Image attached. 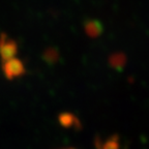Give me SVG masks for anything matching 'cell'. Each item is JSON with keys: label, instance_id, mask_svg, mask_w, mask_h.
I'll use <instances>...</instances> for the list:
<instances>
[{"label": "cell", "instance_id": "8992f818", "mask_svg": "<svg viewBox=\"0 0 149 149\" xmlns=\"http://www.w3.org/2000/svg\"><path fill=\"white\" fill-rule=\"evenodd\" d=\"M60 122L61 124L65 126H70L72 124H74V121H76V117L72 114H68V113H64V114H61L60 117Z\"/></svg>", "mask_w": 149, "mask_h": 149}, {"label": "cell", "instance_id": "5b68a950", "mask_svg": "<svg viewBox=\"0 0 149 149\" xmlns=\"http://www.w3.org/2000/svg\"><path fill=\"white\" fill-rule=\"evenodd\" d=\"M59 58H60V54H59L58 49L52 48V47L45 50L44 54H42V59L48 64H55L58 62Z\"/></svg>", "mask_w": 149, "mask_h": 149}, {"label": "cell", "instance_id": "277c9868", "mask_svg": "<svg viewBox=\"0 0 149 149\" xmlns=\"http://www.w3.org/2000/svg\"><path fill=\"white\" fill-rule=\"evenodd\" d=\"M126 56L122 52H116L113 53L109 57V64L112 68H114L117 72L123 70L126 65Z\"/></svg>", "mask_w": 149, "mask_h": 149}, {"label": "cell", "instance_id": "6da1fadb", "mask_svg": "<svg viewBox=\"0 0 149 149\" xmlns=\"http://www.w3.org/2000/svg\"><path fill=\"white\" fill-rule=\"evenodd\" d=\"M2 70L6 79L8 80H14L15 78L22 77L26 72L25 65H24L23 61L20 60L17 57H14V58L9 59V60L3 61Z\"/></svg>", "mask_w": 149, "mask_h": 149}, {"label": "cell", "instance_id": "3957f363", "mask_svg": "<svg viewBox=\"0 0 149 149\" xmlns=\"http://www.w3.org/2000/svg\"><path fill=\"white\" fill-rule=\"evenodd\" d=\"M84 30L89 37L95 38L100 36L104 32V25L96 19H88L84 22Z\"/></svg>", "mask_w": 149, "mask_h": 149}, {"label": "cell", "instance_id": "7a4b0ae2", "mask_svg": "<svg viewBox=\"0 0 149 149\" xmlns=\"http://www.w3.org/2000/svg\"><path fill=\"white\" fill-rule=\"evenodd\" d=\"M18 53V44L15 40L9 38L5 33L0 35V57L2 61H6L16 57Z\"/></svg>", "mask_w": 149, "mask_h": 149}]
</instances>
